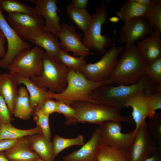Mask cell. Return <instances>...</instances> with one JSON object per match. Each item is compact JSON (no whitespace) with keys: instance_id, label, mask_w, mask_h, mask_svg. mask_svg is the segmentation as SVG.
<instances>
[{"instance_id":"cell-1","label":"cell","mask_w":161,"mask_h":161,"mask_svg":"<svg viewBox=\"0 0 161 161\" xmlns=\"http://www.w3.org/2000/svg\"><path fill=\"white\" fill-rule=\"evenodd\" d=\"M156 89L144 75L139 81L131 85L115 86L106 84L99 86L91 92L90 96L97 104L121 110L132 96L144 90Z\"/></svg>"},{"instance_id":"cell-2","label":"cell","mask_w":161,"mask_h":161,"mask_svg":"<svg viewBox=\"0 0 161 161\" xmlns=\"http://www.w3.org/2000/svg\"><path fill=\"white\" fill-rule=\"evenodd\" d=\"M69 68L67 83L65 89L59 93L49 91V97L69 105L77 101L88 102L97 104L91 97L90 94L98 87L106 84H114L110 79L94 82L88 79L78 69Z\"/></svg>"},{"instance_id":"cell-3","label":"cell","mask_w":161,"mask_h":161,"mask_svg":"<svg viewBox=\"0 0 161 161\" xmlns=\"http://www.w3.org/2000/svg\"><path fill=\"white\" fill-rule=\"evenodd\" d=\"M148 64L140 55L134 44L122 52L110 79L114 84L118 85L134 84L145 75Z\"/></svg>"},{"instance_id":"cell-4","label":"cell","mask_w":161,"mask_h":161,"mask_svg":"<svg viewBox=\"0 0 161 161\" xmlns=\"http://www.w3.org/2000/svg\"><path fill=\"white\" fill-rule=\"evenodd\" d=\"M69 105L75 110L78 122L99 125L107 121L134 123L131 116L123 115L121 109L84 101L73 102Z\"/></svg>"},{"instance_id":"cell-5","label":"cell","mask_w":161,"mask_h":161,"mask_svg":"<svg viewBox=\"0 0 161 161\" xmlns=\"http://www.w3.org/2000/svg\"><path fill=\"white\" fill-rule=\"evenodd\" d=\"M43 69L41 75L30 78L39 86L49 92L59 93L66 88L69 68L57 58L44 51L42 58Z\"/></svg>"},{"instance_id":"cell-6","label":"cell","mask_w":161,"mask_h":161,"mask_svg":"<svg viewBox=\"0 0 161 161\" xmlns=\"http://www.w3.org/2000/svg\"><path fill=\"white\" fill-rule=\"evenodd\" d=\"M109 16L106 3L102 1L96 8L95 13L91 15L89 29L82 39L85 46L98 55L104 53L106 48L111 45L112 42L110 37L101 34L102 26L107 22Z\"/></svg>"},{"instance_id":"cell-7","label":"cell","mask_w":161,"mask_h":161,"mask_svg":"<svg viewBox=\"0 0 161 161\" xmlns=\"http://www.w3.org/2000/svg\"><path fill=\"white\" fill-rule=\"evenodd\" d=\"M124 49V46L117 47L113 44L99 61L86 64L78 70L88 79L93 82L110 79L117 63L118 56Z\"/></svg>"},{"instance_id":"cell-8","label":"cell","mask_w":161,"mask_h":161,"mask_svg":"<svg viewBox=\"0 0 161 161\" xmlns=\"http://www.w3.org/2000/svg\"><path fill=\"white\" fill-rule=\"evenodd\" d=\"M44 52L41 48L37 46L21 50L7 67L9 73L18 74L30 78L40 75L43 69Z\"/></svg>"},{"instance_id":"cell-9","label":"cell","mask_w":161,"mask_h":161,"mask_svg":"<svg viewBox=\"0 0 161 161\" xmlns=\"http://www.w3.org/2000/svg\"><path fill=\"white\" fill-rule=\"evenodd\" d=\"M8 23L22 40L30 41L44 32V22L41 16L21 13L8 14Z\"/></svg>"},{"instance_id":"cell-10","label":"cell","mask_w":161,"mask_h":161,"mask_svg":"<svg viewBox=\"0 0 161 161\" xmlns=\"http://www.w3.org/2000/svg\"><path fill=\"white\" fill-rule=\"evenodd\" d=\"M161 148L150 134L144 121L136 133L128 151L129 161H145Z\"/></svg>"},{"instance_id":"cell-11","label":"cell","mask_w":161,"mask_h":161,"mask_svg":"<svg viewBox=\"0 0 161 161\" xmlns=\"http://www.w3.org/2000/svg\"><path fill=\"white\" fill-rule=\"evenodd\" d=\"M99 125L102 144L128 151L135 136L133 130L122 132L121 122L117 121H106Z\"/></svg>"},{"instance_id":"cell-12","label":"cell","mask_w":161,"mask_h":161,"mask_svg":"<svg viewBox=\"0 0 161 161\" xmlns=\"http://www.w3.org/2000/svg\"><path fill=\"white\" fill-rule=\"evenodd\" d=\"M154 31L144 16L134 18L124 22L119 31L118 42L125 44L124 49H126L134 42L144 39Z\"/></svg>"},{"instance_id":"cell-13","label":"cell","mask_w":161,"mask_h":161,"mask_svg":"<svg viewBox=\"0 0 161 161\" xmlns=\"http://www.w3.org/2000/svg\"><path fill=\"white\" fill-rule=\"evenodd\" d=\"M61 24V31L55 35L59 38L61 47L64 51L68 53L72 52L74 56L85 57L95 55L83 44L81 34L76 31L74 26L65 23Z\"/></svg>"},{"instance_id":"cell-14","label":"cell","mask_w":161,"mask_h":161,"mask_svg":"<svg viewBox=\"0 0 161 161\" xmlns=\"http://www.w3.org/2000/svg\"><path fill=\"white\" fill-rule=\"evenodd\" d=\"M0 29L7 42L5 57L1 59L0 67L7 68L16 56L22 50L30 48L29 44L21 39L6 20L0 9Z\"/></svg>"},{"instance_id":"cell-15","label":"cell","mask_w":161,"mask_h":161,"mask_svg":"<svg viewBox=\"0 0 161 161\" xmlns=\"http://www.w3.org/2000/svg\"><path fill=\"white\" fill-rule=\"evenodd\" d=\"M35 3L34 8L37 15L43 16L45 20L44 31L55 35L61 29L60 21V17L58 14L59 10L57 0H29Z\"/></svg>"},{"instance_id":"cell-16","label":"cell","mask_w":161,"mask_h":161,"mask_svg":"<svg viewBox=\"0 0 161 161\" xmlns=\"http://www.w3.org/2000/svg\"><path fill=\"white\" fill-rule=\"evenodd\" d=\"M150 90L142 91L130 98L124 107L132 108V118L135 124L133 130L135 135L140 126L148 117L150 113Z\"/></svg>"},{"instance_id":"cell-17","label":"cell","mask_w":161,"mask_h":161,"mask_svg":"<svg viewBox=\"0 0 161 161\" xmlns=\"http://www.w3.org/2000/svg\"><path fill=\"white\" fill-rule=\"evenodd\" d=\"M161 30L136 42L135 45L140 55L149 64L161 58Z\"/></svg>"},{"instance_id":"cell-18","label":"cell","mask_w":161,"mask_h":161,"mask_svg":"<svg viewBox=\"0 0 161 161\" xmlns=\"http://www.w3.org/2000/svg\"><path fill=\"white\" fill-rule=\"evenodd\" d=\"M102 144L99 127L93 132L88 141L80 149L63 157V161H96L97 151Z\"/></svg>"},{"instance_id":"cell-19","label":"cell","mask_w":161,"mask_h":161,"mask_svg":"<svg viewBox=\"0 0 161 161\" xmlns=\"http://www.w3.org/2000/svg\"><path fill=\"white\" fill-rule=\"evenodd\" d=\"M12 75L18 84H23L25 86L29 93L30 105L33 112L39 109L46 100L51 99L47 89L39 86L30 78L17 73Z\"/></svg>"},{"instance_id":"cell-20","label":"cell","mask_w":161,"mask_h":161,"mask_svg":"<svg viewBox=\"0 0 161 161\" xmlns=\"http://www.w3.org/2000/svg\"><path fill=\"white\" fill-rule=\"evenodd\" d=\"M29 145L39 157L46 161H54L52 143L42 134H36L27 136Z\"/></svg>"},{"instance_id":"cell-21","label":"cell","mask_w":161,"mask_h":161,"mask_svg":"<svg viewBox=\"0 0 161 161\" xmlns=\"http://www.w3.org/2000/svg\"><path fill=\"white\" fill-rule=\"evenodd\" d=\"M17 83L10 73L0 74V95L5 100L13 115L14 103L18 95Z\"/></svg>"},{"instance_id":"cell-22","label":"cell","mask_w":161,"mask_h":161,"mask_svg":"<svg viewBox=\"0 0 161 161\" xmlns=\"http://www.w3.org/2000/svg\"><path fill=\"white\" fill-rule=\"evenodd\" d=\"M4 152L10 161H34L39 157L29 146L27 136L22 138L16 145Z\"/></svg>"},{"instance_id":"cell-23","label":"cell","mask_w":161,"mask_h":161,"mask_svg":"<svg viewBox=\"0 0 161 161\" xmlns=\"http://www.w3.org/2000/svg\"><path fill=\"white\" fill-rule=\"evenodd\" d=\"M33 113V110L30 105L28 91L25 87L21 86L18 89L13 115L21 119L27 120L30 118Z\"/></svg>"},{"instance_id":"cell-24","label":"cell","mask_w":161,"mask_h":161,"mask_svg":"<svg viewBox=\"0 0 161 161\" xmlns=\"http://www.w3.org/2000/svg\"><path fill=\"white\" fill-rule=\"evenodd\" d=\"M45 50L49 55L57 57L62 50L58 37L52 34L44 31L40 35L36 37L31 41Z\"/></svg>"},{"instance_id":"cell-25","label":"cell","mask_w":161,"mask_h":161,"mask_svg":"<svg viewBox=\"0 0 161 161\" xmlns=\"http://www.w3.org/2000/svg\"><path fill=\"white\" fill-rule=\"evenodd\" d=\"M36 134H42L37 125L31 129H21L14 127L11 123H0V140H16Z\"/></svg>"},{"instance_id":"cell-26","label":"cell","mask_w":161,"mask_h":161,"mask_svg":"<svg viewBox=\"0 0 161 161\" xmlns=\"http://www.w3.org/2000/svg\"><path fill=\"white\" fill-rule=\"evenodd\" d=\"M147 7L135 0H127L117 12L124 22L131 19L144 16Z\"/></svg>"},{"instance_id":"cell-27","label":"cell","mask_w":161,"mask_h":161,"mask_svg":"<svg viewBox=\"0 0 161 161\" xmlns=\"http://www.w3.org/2000/svg\"><path fill=\"white\" fill-rule=\"evenodd\" d=\"M97 161H129L128 151L101 144L96 155Z\"/></svg>"},{"instance_id":"cell-28","label":"cell","mask_w":161,"mask_h":161,"mask_svg":"<svg viewBox=\"0 0 161 161\" xmlns=\"http://www.w3.org/2000/svg\"><path fill=\"white\" fill-rule=\"evenodd\" d=\"M66 13L70 19L84 33L87 31L91 20L90 15L86 9L73 7L69 4L66 8Z\"/></svg>"},{"instance_id":"cell-29","label":"cell","mask_w":161,"mask_h":161,"mask_svg":"<svg viewBox=\"0 0 161 161\" xmlns=\"http://www.w3.org/2000/svg\"><path fill=\"white\" fill-rule=\"evenodd\" d=\"M0 9L8 14H24L33 16H37L34 8L29 7L17 0H0Z\"/></svg>"},{"instance_id":"cell-30","label":"cell","mask_w":161,"mask_h":161,"mask_svg":"<svg viewBox=\"0 0 161 161\" xmlns=\"http://www.w3.org/2000/svg\"><path fill=\"white\" fill-rule=\"evenodd\" d=\"M55 158L62 151L69 147L76 145H83L85 143L83 136L80 135L73 138H67L55 135L52 142Z\"/></svg>"},{"instance_id":"cell-31","label":"cell","mask_w":161,"mask_h":161,"mask_svg":"<svg viewBox=\"0 0 161 161\" xmlns=\"http://www.w3.org/2000/svg\"><path fill=\"white\" fill-rule=\"evenodd\" d=\"M144 16L154 30L158 29L161 30V0L147 6Z\"/></svg>"},{"instance_id":"cell-32","label":"cell","mask_w":161,"mask_h":161,"mask_svg":"<svg viewBox=\"0 0 161 161\" xmlns=\"http://www.w3.org/2000/svg\"><path fill=\"white\" fill-rule=\"evenodd\" d=\"M145 75L155 87L161 89V58L148 64Z\"/></svg>"},{"instance_id":"cell-33","label":"cell","mask_w":161,"mask_h":161,"mask_svg":"<svg viewBox=\"0 0 161 161\" xmlns=\"http://www.w3.org/2000/svg\"><path fill=\"white\" fill-rule=\"evenodd\" d=\"M147 123L148 131L158 145L161 147V114L156 113Z\"/></svg>"},{"instance_id":"cell-34","label":"cell","mask_w":161,"mask_h":161,"mask_svg":"<svg viewBox=\"0 0 161 161\" xmlns=\"http://www.w3.org/2000/svg\"><path fill=\"white\" fill-rule=\"evenodd\" d=\"M57 58L68 68L78 69L80 66L86 64L85 57H76L69 55L62 49Z\"/></svg>"},{"instance_id":"cell-35","label":"cell","mask_w":161,"mask_h":161,"mask_svg":"<svg viewBox=\"0 0 161 161\" xmlns=\"http://www.w3.org/2000/svg\"><path fill=\"white\" fill-rule=\"evenodd\" d=\"M57 112L63 114L66 118L65 123L67 126L78 123L75 110L69 105L62 102L56 100Z\"/></svg>"},{"instance_id":"cell-36","label":"cell","mask_w":161,"mask_h":161,"mask_svg":"<svg viewBox=\"0 0 161 161\" xmlns=\"http://www.w3.org/2000/svg\"><path fill=\"white\" fill-rule=\"evenodd\" d=\"M34 119L41 130L42 134L49 140H50L51 136L49 125V115L45 114L39 110L33 112Z\"/></svg>"},{"instance_id":"cell-37","label":"cell","mask_w":161,"mask_h":161,"mask_svg":"<svg viewBox=\"0 0 161 161\" xmlns=\"http://www.w3.org/2000/svg\"><path fill=\"white\" fill-rule=\"evenodd\" d=\"M149 95L150 113L148 117L150 119L156 114V110L161 109V90H150Z\"/></svg>"},{"instance_id":"cell-38","label":"cell","mask_w":161,"mask_h":161,"mask_svg":"<svg viewBox=\"0 0 161 161\" xmlns=\"http://www.w3.org/2000/svg\"><path fill=\"white\" fill-rule=\"evenodd\" d=\"M12 115L5 100L0 95V123H11L13 120Z\"/></svg>"},{"instance_id":"cell-39","label":"cell","mask_w":161,"mask_h":161,"mask_svg":"<svg viewBox=\"0 0 161 161\" xmlns=\"http://www.w3.org/2000/svg\"><path fill=\"white\" fill-rule=\"evenodd\" d=\"M38 110L49 115L53 113L57 112L56 101L52 99H47L44 101L41 107Z\"/></svg>"},{"instance_id":"cell-40","label":"cell","mask_w":161,"mask_h":161,"mask_svg":"<svg viewBox=\"0 0 161 161\" xmlns=\"http://www.w3.org/2000/svg\"><path fill=\"white\" fill-rule=\"evenodd\" d=\"M22 138L16 140H0V152L4 151L11 148L16 145Z\"/></svg>"},{"instance_id":"cell-41","label":"cell","mask_w":161,"mask_h":161,"mask_svg":"<svg viewBox=\"0 0 161 161\" xmlns=\"http://www.w3.org/2000/svg\"><path fill=\"white\" fill-rule=\"evenodd\" d=\"M89 0H72L69 4L73 7L79 9H86Z\"/></svg>"},{"instance_id":"cell-42","label":"cell","mask_w":161,"mask_h":161,"mask_svg":"<svg viewBox=\"0 0 161 161\" xmlns=\"http://www.w3.org/2000/svg\"><path fill=\"white\" fill-rule=\"evenodd\" d=\"M6 38L0 29V58H3L6 55L4 44Z\"/></svg>"},{"instance_id":"cell-43","label":"cell","mask_w":161,"mask_h":161,"mask_svg":"<svg viewBox=\"0 0 161 161\" xmlns=\"http://www.w3.org/2000/svg\"><path fill=\"white\" fill-rule=\"evenodd\" d=\"M145 161H161V148Z\"/></svg>"},{"instance_id":"cell-44","label":"cell","mask_w":161,"mask_h":161,"mask_svg":"<svg viewBox=\"0 0 161 161\" xmlns=\"http://www.w3.org/2000/svg\"><path fill=\"white\" fill-rule=\"evenodd\" d=\"M136 1L147 7L154 4L161 0H135Z\"/></svg>"},{"instance_id":"cell-45","label":"cell","mask_w":161,"mask_h":161,"mask_svg":"<svg viewBox=\"0 0 161 161\" xmlns=\"http://www.w3.org/2000/svg\"><path fill=\"white\" fill-rule=\"evenodd\" d=\"M0 161H10L6 157L4 151L0 152Z\"/></svg>"},{"instance_id":"cell-46","label":"cell","mask_w":161,"mask_h":161,"mask_svg":"<svg viewBox=\"0 0 161 161\" xmlns=\"http://www.w3.org/2000/svg\"><path fill=\"white\" fill-rule=\"evenodd\" d=\"M109 20L112 23H117L119 21L120 18L117 16H113L109 18Z\"/></svg>"},{"instance_id":"cell-47","label":"cell","mask_w":161,"mask_h":161,"mask_svg":"<svg viewBox=\"0 0 161 161\" xmlns=\"http://www.w3.org/2000/svg\"><path fill=\"white\" fill-rule=\"evenodd\" d=\"M34 161H46L41 158L39 157Z\"/></svg>"},{"instance_id":"cell-48","label":"cell","mask_w":161,"mask_h":161,"mask_svg":"<svg viewBox=\"0 0 161 161\" xmlns=\"http://www.w3.org/2000/svg\"><path fill=\"white\" fill-rule=\"evenodd\" d=\"M1 59H0V63Z\"/></svg>"},{"instance_id":"cell-49","label":"cell","mask_w":161,"mask_h":161,"mask_svg":"<svg viewBox=\"0 0 161 161\" xmlns=\"http://www.w3.org/2000/svg\"></svg>"}]
</instances>
